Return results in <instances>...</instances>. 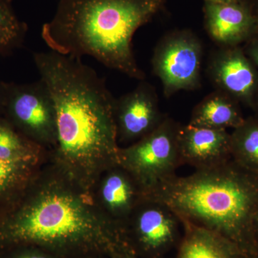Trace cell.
Wrapping results in <instances>:
<instances>
[{
  "label": "cell",
  "mask_w": 258,
  "mask_h": 258,
  "mask_svg": "<svg viewBox=\"0 0 258 258\" xmlns=\"http://www.w3.org/2000/svg\"><path fill=\"white\" fill-rule=\"evenodd\" d=\"M33 59L55 108L57 142L49 161L89 195L100 174L119 164L115 98L81 58L51 50Z\"/></svg>",
  "instance_id": "6da1fadb"
},
{
  "label": "cell",
  "mask_w": 258,
  "mask_h": 258,
  "mask_svg": "<svg viewBox=\"0 0 258 258\" xmlns=\"http://www.w3.org/2000/svg\"><path fill=\"white\" fill-rule=\"evenodd\" d=\"M22 244L38 246L61 258L110 257L115 251H129L89 195L50 161L0 206V252Z\"/></svg>",
  "instance_id": "7a4b0ae2"
},
{
  "label": "cell",
  "mask_w": 258,
  "mask_h": 258,
  "mask_svg": "<svg viewBox=\"0 0 258 258\" xmlns=\"http://www.w3.org/2000/svg\"><path fill=\"white\" fill-rule=\"evenodd\" d=\"M161 0H60L42 27L47 47L60 55H88L108 69L143 81L132 47L135 32L160 8Z\"/></svg>",
  "instance_id": "3957f363"
},
{
  "label": "cell",
  "mask_w": 258,
  "mask_h": 258,
  "mask_svg": "<svg viewBox=\"0 0 258 258\" xmlns=\"http://www.w3.org/2000/svg\"><path fill=\"white\" fill-rule=\"evenodd\" d=\"M181 220L214 231L257 258L252 222L258 208V175L230 159L221 165L172 176L146 194Z\"/></svg>",
  "instance_id": "277c9868"
},
{
  "label": "cell",
  "mask_w": 258,
  "mask_h": 258,
  "mask_svg": "<svg viewBox=\"0 0 258 258\" xmlns=\"http://www.w3.org/2000/svg\"><path fill=\"white\" fill-rule=\"evenodd\" d=\"M180 124L165 117L152 133L138 142L120 147L119 164L143 187L146 194L175 175L182 165L178 146Z\"/></svg>",
  "instance_id": "5b68a950"
},
{
  "label": "cell",
  "mask_w": 258,
  "mask_h": 258,
  "mask_svg": "<svg viewBox=\"0 0 258 258\" xmlns=\"http://www.w3.org/2000/svg\"><path fill=\"white\" fill-rule=\"evenodd\" d=\"M3 116L20 133L49 153L55 148L57 142L55 105L42 79L25 84L6 83Z\"/></svg>",
  "instance_id": "8992f818"
},
{
  "label": "cell",
  "mask_w": 258,
  "mask_h": 258,
  "mask_svg": "<svg viewBox=\"0 0 258 258\" xmlns=\"http://www.w3.org/2000/svg\"><path fill=\"white\" fill-rule=\"evenodd\" d=\"M182 224L165 204L146 195L131 215L123 239L138 258H162L179 246Z\"/></svg>",
  "instance_id": "52a82bcc"
},
{
  "label": "cell",
  "mask_w": 258,
  "mask_h": 258,
  "mask_svg": "<svg viewBox=\"0 0 258 258\" xmlns=\"http://www.w3.org/2000/svg\"><path fill=\"white\" fill-rule=\"evenodd\" d=\"M202 57L201 42L191 32H173L161 39L154 50L152 68L166 98L200 86Z\"/></svg>",
  "instance_id": "ba28073f"
},
{
  "label": "cell",
  "mask_w": 258,
  "mask_h": 258,
  "mask_svg": "<svg viewBox=\"0 0 258 258\" xmlns=\"http://www.w3.org/2000/svg\"><path fill=\"white\" fill-rule=\"evenodd\" d=\"M145 196L138 181L120 164L103 171L89 191L100 216L123 241L125 225Z\"/></svg>",
  "instance_id": "9c48e42d"
},
{
  "label": "cell",
  "mask_w": 258,
  "mask_h": 258,
  "mask_svg": "<svg viewBox=\"0 0 258 258\" xmlns=\"http://www.w3.org/2000/svg\"><path fill=\"white\" fill-rule=\"evenodd\" d=\"M115 123L120 147L138 142L162 123L155 90L142 81L135 89L115 99Z\"/></svg>",
  "instance_id": "30bf717a"
},
{
  "label": "cell",
  "mask_w": 258,
  "mask_h": 258,
  "mask_svg": "<svg viewBox=\"0 0 258 258\" xmlns=\"http://www.w3.org/2000/svg\"><path fill=\"white\" fill-rule=\"evenodd\" d=\"M178 146L181 164L195 170L215 167L232 159L231 134L225 129L180 125Z\"/></svg>",
  "instance_id": "8fae6325"
},
{
  "label": "cell",
  "mask_w": 258,
  "mask_h": 258,
  "mask_svg": "<svg viewBox=\"0 0 258 258\" xmlns=\"http://www.w3.org/2000/svg\"><path fill=\"white\" fill-rule=\"evenodd\" d=\"M208 71L212 82L227 94L248 99L255 88V73L240 50H219L212 57Z\"/></svg>",
  "instance_id": "7c38bea8"
},
{
  "label": "cell",
  "mask_w": 258,
  "mask_h": 258,
  "mask_svg": "<svg viewBox=\"0 0 258 258\" xmlns=\"http://www.w3.org/2000/svg\"><path fill=\"white\" fill-rule=\"evenodd\" d=\"M183 234L176 258H247L240 247L220 234L181 220Z\"/></svg>",
  "instance_id": "4fadbf2b"
},
{
  "label": "cell",
  "mask_w": 258,
  "mask_h": 258,
  "mask_svg": "<svg viewBox=\"0 0 258 258\" xmlns=\"http://www.w3.org/2000/svg\"><path fill=\"white\" fill-rule=\"evenodd\" d=\"M206 28L212 40L231 46L247 36L251 20L245 10L233 3L208 2L205 7Z\"/></svg>",
  "instance_id": "5bb4252c"
},
{
  "label": "cell",
  "mask_w": 258,
  "mask_h": 258,
  "mask_svg": "<svg viewBox=\"0 0 258 258\" xmlns=\"http://www.w3.org/2000/svg\"><path fill=\"white\" fill-rule=\"evenodd\" d=\"M0 159L15 164L40 166L49 161V152L20 133L0 116Z\"/></svg>",
  "instance_id": "9a60e30c"
},
{
  "label": "cell",
  "mask_w": 258,
  "mask_h": 258,
  "mask_svg": "<svg viewBox=\"0 0 258 258\" xmlns=\"http://www.w3.org/2000/svg\"><path fill=\"white\" fill-rule=\"evenodd\" d=\"M240 111L227 93H212L195 107L189 124L216 129L237 128L244 123Z\"/></svg>",
  "instance_id": "2e32d148"
},
{
  "label": "cell",
  "mask_w": 258,
  "mask_h": 258,
  "mask_svg": "<svg viewBox=\"0 0 258 258\" xmlns=\"http://www.w3.org/2000/svg\"><path fill=\"white\" fill-rule=\"evenodd\" d=\"M232 159L258 175V122L244 120L231 133Z\"/></svg>",
  "instance_id": "e0dca14e"
},
{
  "label": "cell",
  "mask_w": 258,
  "mask_h": 258,
  "mask_svg": "<svg viewBox=\"0 0 258 258\" xmlns=\"http://www.w3.org/2000/svg\"><path fill=\"white\" fill-rule=\"evenodd\" d=\"M27 30L10 0H0V55H10L21 47Z\"/></svg>",
  "instance_id": "ac0fdd59"
},
{
  "label": "cell",
  "mask_w": 258,
  "mask_h": 258,
  "mask_svg": "<svg viewBox=\"0 0 258 258\" xmlns=\"http://www.w3.org/2000/svg\"><path fill=\"white\" fill-rule=\"evenodd\" d=\"M42 166L24 165L0 159V206L21 191Z\"/></svg>",
  "instance_id": "d6986e66"
},
{
  "label": "cell",
  "mask_w": 258,
  "mask_h": 258,
  "mask_svg": "<svg viewBox=\"0 0 258 258\" xmlns=\"http://www.w3.org/2000/svg\"><path fill=\"white\" fill-rule=\"evenodd\" d=\"M0 258H61L47 249L32 244L15 246L0 252Z\"/></svg>",
  "instance_id": "ffe728a7"
},
{
  "label": "cell",
  "mask_w": 258,
  "mask_h": 258,
  "mask_svg": "<svg viewBox=\"0 0 258 258\" xmlns=\"http://www.w3.org/2000/svg\"><path fill=\"white\" fill-rule=\"evenodd\" d=\"M6 97V83L0 81V116L3 115Z\"/></svg>",
  "instance_id": "44dd1931"
},
{
  "label": "cell",
  "mask_w": 258,
  "mask_h": 258,
  "mask_svg": "<svg viewBox=\"0 0 258 258\" xmlns=\"http://www.w3.org/2000/svg\"><path fill=\"white\" fill-rule=\"evenodd\" d=\"M110 258H138L133 253L125 249H120L113 252L110 255Z\"/></svg>",
  "instance_id": "7402d4cb"
},
{
  "label": "cell",
  "mask_w": 258,
  "mask_h": 258,
  "mask_svg": "<svg viewBox=\"0 0 258 258\" xmlns=\"http://www.w3.org/2000/svg\"><path fill=\"white\" fill-rule=\"evenodd\" d=\"M252 236H253L254 243L258 251V208L252 222Z\"/></svg>",
  "instance_id": "603a6c76"
},
{
  "label": "cell",
  "mask_w": 258,
  "mask_h": 258,
  "mask_svg": "<svg viewBox=\"0 0 258 258\" xmlns=\"http://www.w3.org/2000/svg\"><path fill=\"white\" fill-rule=\"evenodd\" d=\"M74 258H110L107 254L102 253H89L78 256Z\"/></svg>",
  "instance_id": "cb8c5ba5"
},
{
  "label": "cell",
  "mask_w": 258,
  "mask_h": 258,
  "mask_svg": "<svg viewBox=\"0 0 258 258\" xmlns=\"http://www.w3.org/2000/svg\"><path fill=\"white\" fill-rule=\"evenodd\" d=\"M251 55L252 58L255 61L256 63L258 64V43L255 44L254 46L251 50Z\"/></svg>",
  "instance_id": "d4e9b609"
},
{
  "label": "cell",
  "mask_w": 258,
  "mask_h": 258,
  "mask_svg": "<svg viewBox=\"0 0 258 258\" xmlns=\"http://www.w3.org/2000/svg\"><path fill=\"white\" fill-rule=\"evenodd\" d=\"M207 1L216 3H233L234 0H207Z\"/></svg>",
  "instance_id": "484cf974"
},
{
  "label": "cell",
  "mask_w": 258,
  "mask_h": 258,
  "mask_svg": "<svg viewBox=\"0 0 258 258\" xmlns=\"http://www.w3.org/2000/svg\"><path fill=\"white\" fill-rule=\"evenodd\" d=\"M257 258H258V257Z\"/></svg>",
  "instance_id": "4316f807"
}]
</instances>
